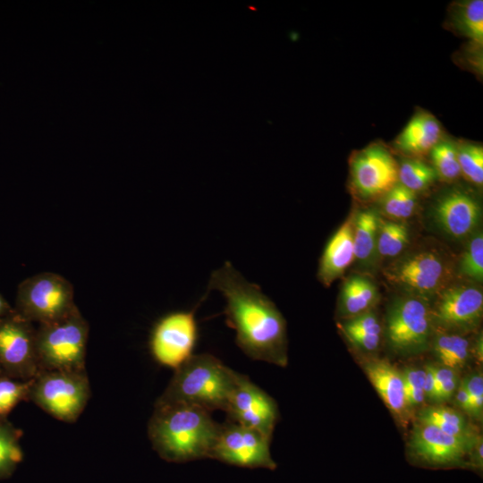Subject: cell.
<instances>
[{
    "label": "cell",
    "instance_id": "1",
    "mask_svg": "<svg viewBox=\"0 0 483 483\" xmlns=\"http://www.w3.org/2000/svg\"><path fill=\"white\" fill-rule=\"evenodd\" d=\"M220 292L226 325L235 330L237 346L250 359L287 365L286 322L260 287L248 282L226 261L212 272L208 292Z\"/></svg>",
    "mask_w": 483,
    "mask_h": 483
},
{
    "label": "cell",
    "instance_id": "2",
    "mask_svg": "<svg viewBox=\"0 0 483 483\" xmlns=\"http://www.w3.org/2000/svg\"><path fill=\"white\" fill-rule=\"evenodd\" d=\"M220 424L211 412L184 403H157L148 423V436L160 458L187 462L209 458Z\"/></svg>",
    "mask_w": 483,
    "mask_h": 483
},
{
    "label": "cell",
    "instance_id": "3",
    "mask_svg": "<svg viewBox=\"0 0 483 483\" xmlns=\"http://www.w3.org/2000/svg\"><path fill=\"white\" fill-rule=\"evenodd\" d=\"M157 403H184L209 412L225 411L236 371L209 353L192 355L178 369Z\"/></svg>",
    "mask_w": 483,
    "mask_h": 483
},
{
    "label": "cell",
    "instance_id": "4",
    "mask_svg": "<svg viewBox=\"0 0 483 483\" xmlns=\"http://www.w3.org/2000/svg\"><path fill=\"white\" fill-rule=\"evenodd\" d=\"M89 324L78 308L67 316L36 329L40 371L84 372Z\"/></svg>",
    "mask_w": 483,
    "mask_h": 483
},
{
    "label": "cell",
    "instance_id": "5",
    "mask_svg": "<svg viewBox=\"0 0 483 483\" xmlns=\"http://www.w3.org/2000/svg\"><path fill=\"white\" fill-rule=\"evenodd\" d=\"M90 397L86 371H42L34 379L30 400L55 419L73 423Z\"/></svg>",
    "mask_w": 483,
    "mask_h": 483
},
{
    "label": "cell",
    "instance_id": "6",
    "mask_svg": "<svg viewBox=\"0 0 483 483\" xmlns=\"http://www.w3.org/2000/svg\"><path fill=\"white\" fill-rule=\"evenodd\" d=\"M73 298V287L63 275L52 272L39 273L20 284L17 313L31 323H51L77 308Z\"/></svg>",
    "mask_w": 483,
    "mask_h": 483
},
{
    "label": "cell",
    "instance_id": "7",
    "mask_svg": "<svg viewBox=\"0 0 483 483\" xmlns=\"http://www.w3.org/2000/svg\"><path fill=\"white\" fill-rule=\"evenodd\" d=\"M432 329L431 308L426 299L412 295L398 298L387 309V341L399 354L423 352L428 345Z\"/></svg>",
    "mask_w": 483,
    "mask_h": 483
},
{
    "label": "cell",
    "instance_id": "8",
    "mask_svg": "<svg viewBox=\"0 0 483 483\" xmlns=\"http://www.w3.org/2000/svg\"><path fill=\"white\" fill-rule=\"evenodd\" d=\"M479 436H455L417 421L408 443V455L414 464L423 467L466 468L469 453Z\"/></svg>",
    "mask_w": 483,
    "mask_h": 483
},
{
    "label": "cell",
    "instance_id": "9",
    "mask_svg": "<svg viewBox=\"0 0 483 483\" xmlns=\"http://www.w3.org/2000/svg\"><path fill=\"white\" fill-rule=\"evenodd\" d=\"M271 438L258 431L226 420L220 424L209 458L243 468L275 470L270 453Z\"/></svg>",
    "mask_w": 483,
    "mask_h": 483
},
{
    "label": "cell",
    "instance_id": "10",
    "mask_svg": "<svg viewBox=\"0 0 483 483\" xmlns=\"http://www.w3.org/2000/svg\"><path fill=\"white\" fill-rule=\"evenodd\" d=\"M198 334L194 310L170 312L152 328L150 352L160 365L176 369L193 355Z\"/></svg>",
    "mask_w": 483,
    "mask_h": 483
},
{
    "label": "cell",
    "instance_id": "11",
    "mask_svg": "<svg viewBox=\"0 0 483 483\" xmlns=\"http://www.w3.org/2000/svg\"><path fill=\"white\" fill-rule=\"evenodd\" d=\"M384 275L391 284L412 296L426 299L444 290L450 272L439 255L420 251L390 265Z\"/></svg>",
    "mask_w": 483,
    "mask_h": 483
},
{
    "label": "cell",
    "instance_id": "12",
    "mask_svg": "<svg viewBox=\"0 0 483 483\" xmlns=\"http://www.w3.org/2000/svg\"><path fill=\"white\" fill-rule=\"evenodd\" d=\"M0 367L6 375L34 379L41 371L36 352V328L16 313L0 318Z\"/></svg>",
    "mask_w": 483,
    "mask_h": 483
},
{
    "label": "cell",
    "instance_id": "13",
    "mask_svg": "<svg viewBox=\"0 0 483 483\" xmlns=\"http://www.w3.org/2000/svg\"><path fill=\"white\" fill-rule=\"evenodd\" d=\"M350 165L352 188L361 199L383 197L398 183L397 162L380 143H372L358 151Z\"/></svg>",
    "mask_w": 483,
    "mask_h": 483
},
{
    "label": "cell",
    "instance_id": "14",
    "mask_svg": "<svg viewBox=\"0 0 483 483\" xmlns=\"http://www.w3.org/2000/svg\"><path fill=\"white\" fill-rule=\"evenodd\" d=\"M225 411L228 420L255 429L269 438L279 417L275 401L247 376L238 372Z\"/></svg>",
    "mask_w": 483,
    "mask_h": 483
},
{
    "label": "cell",
    "instance_id": "15",
    "mask_svg": "<svg viewBox=\"0 0 483 483\" xmlns=\"http://www.w3.org/2000/svg\"><path fill=\"white\" fill-rule=\"evenodd\" d=\"M483 293L475 286L454 285L444 289L431 308L433 328L457 333L472 330L482 318Z\"/></svg>",
    "mask_w": 483,
    "mask_h": 483
},
{
    "label": "cell",
    "instance_id": "16",
    "mask_svg": "<svg viewBox=\"0 0 483 483\" xmlns=\"http://www.w3.org/2000/svg\"><path fill=\"white\" fill-rule=\"evenodd\" d=\"M434 216L448 234L462 238L478 225L481 209L478 201L470 194L454 191L438 199L434 208Z\"/></svg>",
    "mask_w": 483,
    "mask_h": 483
},
{
    "label": "cell",
    "instance_id": "17",
    "mask_svg": "<svg viewBox=\"0 0 483 483\" xmlns=\"http://www.w3.org/2000/svg\"><path fill=\"white\" fill-rule=\"evenodd\" d=\"M364 372L394 418L403 427L410 413L405 401L402 371L385 360L372 359L363 363Z\"/></svg>",
    "mask_w": 483,
    "mask_h": 483
},
{
    "label": "cell",
    "instance_id": "18",
    "mask_svg": "<svg viewBox=\"0 0 483 483\" xmlns=\"http://www.w3.org/2000/svg\"><path fill=\"white\" fill-rule=\"evenodd\" d=\"M353 259V215H352L327 242L319 259L318 280L325 286L331 285L344 273Z\"/></svg>",
    "mask_w": 483,
    "mask_h": 483
},
{
    "label": "cell",
    "instance_id": "19",
    "mask_svg": "<svg viewBox=\"0 0 483 483\" xmlns=\"http://www.w3.org/2000/svg\"><path fill=\"white\" fill-rule=\"evenodd\" d=\"M441 127L430 114L420 112L415 114L395 140L397 148L411 156L430 152L440 141Z\"/></svg>",
    "mask_w": 483,
    "mask_h": 483
},
{
    "label": "cell",
    "instance_id": "20",
    "mask_svg": "<svg viewBox=\"0 0 483 483\" xmlns=\"http://www.w3.org/2000/svg\"><path fill=\"white\" fill-rule=\"evenodd\" d=\"M378 300V291L369 278L353 275L347 278L341 289L339 313L349 318L369 311Z\"/></svg>",
    "mask_w": 483,
    "mask_h": 483
},
{
    "label": "cell",
    "instance_id": "21",
    "mask_svg": "<svg viewBox=\"0 0 483 483\" xmlns=\"http://www.w3.org/2000/svg\"><path fill=\"white\" fill-rule=\"evenodd\" d=\"M348 341L364 352H375L380 343L382 326L372 309L338 323Z\"/></svg>",
    "mask_w": 483,
    "mask_h": 483
},
{
    "label": "cell",
    "instance_id": "22",
    "mask_svg": "<svg viewBox=\"0 0 483 483\" xmlns=\"http://www.w3.org/2000/svg\"><path fill=\"white\" fill-rule=\"evenodd\" d=\"M452 27L470 40L478 49L483 45V1L469 0L458 2L450 13Z\"/></svg>",
    "mask_w": 483,
    "mask_h": 483
},
{
    "label": "cell",
    "instance_id": "23",
    "mask_svg": "<svg viewBox=\"0 0 483 483\" xmlns=\"http://www.w3.org/2000/svg\"><path fill=\"white\" fill-rule=\"evenodd\" d=\"M417 421L433 425L455 436L473 437L479 435L460 411L450 407L421 408L417 414Z\"/></svg>",
    "mask_w": 483,
    "mask_h": 483
},
{
    "label": "cell",
    "instance_id": "24",
    "mask_svg": "<svg viewBox=\"0 0 483 483\" xmlns=\"http://www.w3.org/2000/svg\"><path fill=\"white\" fill-rule=\"evenodd\" d=\"M380 217L374 209H365L353 215L354 258L369 260L377 252Z\"/></svg>",
    "mask_w": 483,
    "mask_h": 483
},
{
    "label": "cell",
    "instance_id": "25",
    "mask_svg": "<svg viewBox=\"0 0 483 483\" xmlns=\"http://www.w3.org/2000/svg\"><path fill=\"white\" fill-rule=\"evenodd\" d=\"M432 350L442 366L454 370L464 367L470 358L469 341L454 333L439 332L433 340Z\"/></svg>",
    "mask_w": 483,
    "mask_h": 483
},
{
    "label": "cell",
    "instance_id": "26",
    "mask_svg": "<svg viewBox=\"0 0 483 483\" xmlns=\"http://www.w3.org/2000/svg\"><path fill=\"white\" fill-rule=\"evenodd\" d=\"M22 459L18 431L10 424L0 421V479L9 478Z\"/></svg>",
    "mask_w": 483,
    "mask_h": 483
},
{
    "label": "cell",
    "instance_id": "27",
    "mask_svg": "<svg viewBox=\"0 0 483 483\" xmlns=\"http://www.w3.org/2000/svg\"><path fill=\"white\" fill-rule=\"evenodd\" d=\"M409 230L402 223L379 220L377 252L384 258L399 255L409 243Z\"/></svg>",
    "mask_w": 483,
    "mask_h": 483
},
{
    "label": "cell",
    "instance_id": "28",
    "mask_svg": "<svg viewBox=\"0 0 483 483\" xmlns=\"http://www.w3.org/2000/svg\"><path fill=\"white\" fill-rule=\"evenodd\" d=\"M382 210L390 218L410 217L417 206V195L399 182L382 197Z\"/></svg>",
    "mask_w": 483,
    "mask_h": 483
},
{
    "label": "cell",
    "instance_id": "29",
    "mask_svg": "<svg viewBox=\"0 0 483 483\" xmlns=\"http://www.w3.org/2000/svg\"><path fill=\"white\" fill-rule=\"evenodd\" d=\"M436 177L433 167L418 159H407L398 168V182L415 193L426 190Z\"/></svg>",
    "mask_w": 483,
    "mask_h": 483
},
{
    "label": "cell",
    "instance_id": "30",
    "mask_svg": "<svg viewBox=\"0 0 483 483\" xmlns=\"http://www.w3.org/2000/svg\"><path fill=\"white\" fill-rule=\"evenodd\" d=\"M33 379L23 380L0 374V421L21 401L30 400Z\"/></svg>",
    "mask_w": 483,
    "mask_h": 483
},
{
    "label": "cell",
    "instance_id": "31",
    "mask_svg": "<svg viewBox=\"0 0 483 483\" xmlns=\"http://www.w3.org/2000/svg\"><path fill=\"white\" fill-rule=\"evenodd\" d=\"M434 170L445 181H453L461 175L457 147L451 141H439L430 151Z\"/></svg>",
    "mask_w": 483,
    "mask_h": 483
},
{
    "label": "cell",
    "instance_id": "32",
    "mask_svg": "<svg viewBox=\"0 0 483 483\" xmlns=\"http://www.w3.org/2000/svg\"><path fill=\"white\" fill-rule=\"evenodd\" d=\"M458 162L462 174L470 182L483 183V148L472 143L456 145Z\"/></svg>",
    "mask_w": 483,
    "mask_h": 483
},
{
    "label": "cell",
    "instance_id": "33",
    "mask_svg": "<svg viewBox=\"0 0 483 483\" xmlns=\"http://www.w3.org/2000/svg\"><path fill=\"white\" fill-rule=\"evenodd\" d=\"M461 273L474 281L483 279V236L477 233L469 242L460 262Z\"/></svg>",
    "mask_w": 483,
    "mask_h": 483
},
{
    "label": "cell",
    "instance_id": "34",
    "mask_svg": "<svg viewBox=\"0 0 483 483\" xmlns=\"http://www.w3.org/2000/svg\"><path fill=\"white\" fill-rule=\"evenodd\" d=\"M407 408L411 414L416 407L426 401L424 393L425 370L419 368H405L402 371Z\"/></svg>",
    "mask_w": 483,
    "mask_h": 483
},
{
    "label": "cell",
    "instance_id": "35",
    "mask_svg": "<svg viewBox=\"0 0 483 483\" xmlns=\"http://www.w3.org/2000/svg\"><path fill=\"white\" fill-rule=\"evenodd\" d=\"M435 397L434 403L441 404L453 397L459 385L456 370L434 365Z\"/></svg>",
    "mask_w": 483,
    "mask_h": 483
},
{
    "label": "cell",
    "instance_id": "36",
    "mask_svg": "<svg viewBox=\"0 0 483 483\" xmlns=\"http://www.w3.org/2000/svg\"><path fill=\"white\" fill-rule=\"evenodd\" d=\"M465 383L470 406L468 415L479 421L483 417V376L481 372L469 375L463 378Z\"/></svg>",
    "mask_w": 483,
    "mask_h": 483
},
{
    "label": "cell",
    "instance_id": "37",
    "mask_svg": "<svg viewBox=\"0 0 483 483\" xmlns=\"http://www.w3.org/2000/svg\"><path fill=\"white\" fill-rule=\"evenodd\" d=\"M482 443V437L479 436L469 453L466 465V468L471 469L479 473H481L483 468Z\"/></svg>",
    "mask_w": 483,
    "mask_h": 483
},
{
    "label": "cell",
    "instance_id": "38",
    "mask_svg": "<svg viewBox=\"0 0 483 483\" xmlns=\"http://www.w3.org/2000/svg\"><path fill=\"white\" fill-rule=\"evenodd\" d=\"M425 380H424V393L425 399L433 402L435 397V375L434 365L428 364L424 368Z\"/></svg>",
    "mask_w": 483,
    "mask_h": 483
},
{
    "label": "cell",
    "instance_id": "39",
    "mask_svg": "<svg viewBox=\"0 0 483 483\" xmlns=\"http://www.w3.org/2000/svg\"><path fill=\"white\" fill-rule=\"evenodd\" d=\"M454 402L460 411L468 414L470 399L469 394L463 379L459 382L456 391L453 394Z\"/></svg>",
    "mask_w": 483,
    "mask_h": 483
},
{
    "label": "cell",
    "instance_id": "40",
    "mask_svg": "<svg viewBox=\"0 0 483 483\" xmlns=\"http://www.w3.org/2000/svg\"><path fill=\"white\" fill-rule=\"evenodd\" d=\"M9 306L4 299L0 295V318L9 315Z\"/></svg>",
    "mask_w": 483,
    "mask_h": 483
},
{
    "label": "cell",
    "instance_id": "41",
    "mask_svg": "<svg viewBox=\"0 0 483 483\" xmlns=\"http://www.w3.org/2000/svg\"><path fill=\"white\" fill-rule=\"evenodd\" d=\"M475 353H476V357L478 358L479 360H482V336H480L477 342H476V345H475Z\"/></svg>",
    "mask_w": 483,
    "mask_h": 483
},
{
    "label": "cell",
    "instance_id": "42",
    "mask_svg": "<svg viewBox=\"0 0 483 483\" xmlns=\"http://www.w3.org/2000/svg\"><path fill=\"white\" fill-rule=\"evenodd\" d=\"M2 373H3V370H2V369H1V367H0V374H2Z\"/></svg>",
    "mask_w": 483,
    "mask_h": 483
}]
</instances>
